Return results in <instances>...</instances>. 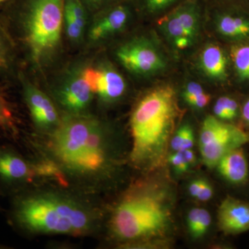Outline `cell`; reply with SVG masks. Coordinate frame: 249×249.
<instances>
[{
  "instance_id": "6da1fadb",
  "label": "cell",
  "mask_w": 249,
  "mask_h": 249,
  "mask_svg": "<svg viewBox=\"0 0 249 249\" xmlns=\"http://www.w3.org/2000/svg\"><path fill=\"white\" fill-rule=\"evenodd\" d=\"M179 114L176 93L170 85L154 88L139 101L130 120L135 164L145 169L163 164Z\"/></svg>"
},
{
  "instance_id": "7a4b0ae2",
  "label": "cell",
  "mask_w": 249,
  "mask_h": 249,
  "mask_svg": "<svg viewBox=\"0 0 249 249\" xmlns=\"http://www.w3.org/2000/svg\"><path fill=\"white\" fill-rule=\"evenodd\" d=\"M171 217L168 190L160 183L149 182L129 193L119 203L111 218V227L123 240H152L166 232Z\"/></svg>"
},
{
  "instance_id": "3957f363",
  "label": "cell",
  "mask_w": 249,
  "mask_h": 249,
  "mask_svg": "<svg viewBox=\"0 0 249 249\" xmlns=\"http://www.w3.org/2000/svg\"><path fill=\"white\" fill-rule=\"evenodd\" d=\"M16 196L11 215L14 224L24 230L79 235L91 227L88 211L67 198L53 195Z\"/></svg>"
},
{
  "instance_id": "277c9868",
  "label": "cell",
  "mask_w": 249,
  "mask_h": 249,
  "mask_svg": "<svg viewBox=\"0 0 249 249\" xmlns=\"http://www.w3.org/2000/svg\"><path fill=\"white\" fill-rule=\"evenodd\" d=\"M53 147L62 163L77 171L93 173L106 163L103 129L90 118L71 116L65 119L54 134Z\"/></svg>"
},
{
  "instance_id": "5b68a950",
  "label": "cell",
  "mask_w": 249,
  "mask_h": 249,
  "mask_svg": "<svg viewBox=\"0 0 249 249\" xmlns=\"http://www.w3.org/2000/svg\"><path fill=\"white\" fill-rule=\"evenodd\" d=\"M64 0H32L23 22L24 39L33 58L45 60L60 43Z\"/></svg>"
},
{
  "instance_id": "8992f818",
  "label": "cell",
  "mask_w": 249,
  "mask_h": 249,
  "mask_svg": "<svg viewBox=\"0 0 249 249\" xmlns=\"http://www.w3.org/2000/svg\"><path fill=\"white\" fill-rule=\"evenodd\" d=\"M249 142V134L234 124H227L216 116H209L201 124L199 150L203 163L214 168L229 152Z\"/></svg>"
},
{
  "instance_id": "52a82bcc",
  "label": "cell",
  "mask_w": 249,
  "mask_h": 249,
  "mask_svg": "<svg viewBox=\"0 0 249 249\" xmlns=\"http://www.w3.org/2000/svg\"><path fill=\"white\" fill-rule=\"evenodd\" d=\"M201 14V0H181L160 18L159 26L175 49L185 50L197 37Z\"/></svg>"
},
{
  "instance_id": "ba28073f",
  "label": "cell",
  "mask_w": 249,
  "mask_h": 249,
  "mask_svg": "<svg viewBox=\"0 0 249 249\" xmlns=\"http://www.w3.org/2000/svg\"><path fill=\"white\" fill-rule=\"evenodd\" d=\"M121 63L128 71L141 76H150L164 70L163 55L152 42L137 39L121 46L116 52Z\"/></svg>"
},
{
  "instance_id": "9c48e42d",
  "label": "cell",
  "mask_w": 249,
  "mask_h": 249,
  "mask_svg": "<svg viewBox=\"0 0 249 249\" xmlns=\"http://www.w3.org/2000/svg\"><path fill=\"white\" fill-rule=\"evenodd\" d=\"M219 229L227 235H237L249 230V203L227 196L217 211Z\"/></svg>"
},
{
  "instance_id": "30bf717a",
  "label": "cell",
  "mask_w": 249,
  "mask_h": 249,
  "mask_svg": "<svg viewBox=\"0 0 249 249\" xmlns=\"http://www.w3.org/2000/svg\"><path fill=\"white\" fill-rule=\"evenodd\" d=\"M32 170L27 160L14 150L0 147V183L16 188L27 182Z\"/></svg>"
},
{
  "instance_id": "8fae6325",
  "label": "cell",
  "mask_w": 249,
  "mask_h": 249,
  "mask_svg": "<svg viewBox=\"0 0 249 249\" xmlns=\"http://www.w3.org/2000/svg\"><path fill=\"white\" fill-rule=\"evenodd\" d=\"M24 96L33 119L42 127H52L58 124L56 109L45 93L31 85H26Z\"/></svg>"
},
{
  "instance_id": "7c38bea8",
  "label": "cell",
  "mask_w": 249,
  "mask_h": 249,
  "mask_svg": "<svg viewBox=\"0 0 249 249\" xmlns=\"http://www.w3.org/2000/svg\"><path fill=\"white\" fill-rule=\"evenodd\" d=\"M92 91L80 74L72 76L65 82L59 93L60 103L71 111H80L91 102Z\"/></svg>"
},
{
  "instance_id": "4fadbf2b",
  "label": "cell",
  "mask_w": 249,
  "mask_h": 249,
  "mask_svg": "<svg viewBox=\"0 0 249 249\" xmlns=\"http://www.w3.org/2000/svg\"><path fill=\"white\" fill-rule=\"evenodd\" d=\"M130 12L125 5H117L106 13L93 24L89 37L93 41H100L119 32L128 22Z\"/></svg>"
},
{
  "instance_id": "5bb4252c",
  "label": "cell",
  "mask_w": 249,
  "mask_h": 249,
  "mask_svg": "<svg viewBox=\"0 0 249 249\" xmlns=\"http://www.w3.org/2000/svg\"><path fill=\"white\" fill-rule=\"evenodd\" d=\"M216 167L222 178L232 184H243L248 179V161L242 147L224 155Z\"/></svg>"
},
{
  "instance_id": "9a60e30c",
  "label": "cell",
  "mask_w": 249,
  "mask_h": 249,
  "mask_svg": "<svg viewBox=\"0 0 249 249\" xmlns=\"http://www.w3.org/2000/svg\"><path fill=\"white\" fill-rule=\"evenodd\" d=\"M200 65L205 74L212 79L224 80L227 78V56L217 45H208L203 49Z\"/></svg>"
},
{
  "instance_id": "2e32d148",
  "label": "cell",
  "mask_w": 249,
  "mask_h": 249,
  "mask_svg": "<svg viewBox=\"0 0 249 249\" xmlns=\"http://www.w3.org/2000/svg\"><path fill=\"white\" fill-rule=\"evenodd\" d=\"M64 22L71 40H79L86 26V15L80 0H64Z\"/></svg>"
},
{
  "instance_id": "e0dca14e",
  "label": "cell",
  "mask_w": 249,
  "mask_h": 249,
  "mask_svg": "<svg viewBox=\"0 0 249 249\" xmlns=\"http://www.w3.org/2000/svg\"><path fill=\"white\" fill-rule=\"evenodd\" d=\"M125 89V81L119 72L114 69H102L97 92L102 99L107 102L116 101L124 95Z\"/></svg>"
},
{
  "instance_id": "ac0fdd59",
  "label": "cell",
  "mask_w": 249,
  "mask_h": 249,
  "mask_svg": "<svg viewBox=\"0 0 249 249\" xmlns=\"http://www.w3.org/2000/svg\"><path fill=\"white\" fill-rule=\"evenodd\" d=\"M217 29L222 35L231 38L249 36V20L240 15L224 12L218 16Z\"/></svg>"
},
{
  "instance_id": "d6986e66",
  "label": "cell",
  "mask_w": 249,
  "mask_h": 249,
  "mask_svg": "<svg viewBox=\"0 0 249 249\" xmlns=\"http://www.w3.org/2000/svg\"><path fill=\"white\" fill-rule=\"evenodd\" d=\"M211 221V214L206 209L195 208L191 210L187 217L190 233L194 238L202 237L209 230Z\"/></svg>"
},
{
  "instance_id": "ffe728a7",
  "label": "cell",
  "mask_w": 249,
  "mask_h": 249,
  "mask_svg": "<svg viewBox=\"0 0 249 249\" xmlns=\"http://www.w3.org/2000/svg\"><path fill=\"white\" fill-rule=\"evenodd\" d=\"M231 55L237 76L242 80L249 81V44L232 47Z\"/></svg>"
},
{
  "instance_id": "44dd1931",
  "label": "cell",
  "mask_w": 249,
  "mask_h": 249,
  "mask_svg": "<svg viewBox=\"0 0 249 249\" xmlns=\"http://www.w3.org/2000/svg\"><path fill=\"white\" fill-rule=\"evenodd\" d=\"M195 137L193 129L189 124L181 125L174 134L170 142V146L174 152L193 148Z\"/></svg>"
},
{
  "instance_id": "7402d4cb",
  "label": "cell",
  "mask_w": 249,
  "mask_h": 249,
  "mask_svg": "<svg viewBox=\"0 0 249 249\" xmlns=\"http://www.w3.org/2000/svg\"><path fill=\"white\" fill-rule=\"evenodd\" d=\"M213 111L214 116L220 120H233L238 114V105L233 98L222 96L214 104Z\"/></svg>"
},
{
  "instance_id": "603a6c76",
  "label": "cell",
  "mask_w": 249,
  "mask_h": 249,
  "mask_svg": "<svg viewBox=\"0 0 249 249\" xmlns=\"http://www.w3.org/2000/svg\"><path fill=\"white\" fill-rule=\"evenodd\" d=\"M181 0H141L142 7L149 14H157L173 8Z\"/></svg>"
},
{
  "instance_id": "cb8c5ba5",
  "label": "cell",
  "mask_w": 249,
  "mask_h": 249,
  "mask_svg": "<svg viewBox=\"0 0 249 249\" xmlns=\"http://www.w3.org/2000/svg\"><path fill=\"white\" fill-rule=\"evenodd\" d=\"M81 74L92 92L97 93L100 82L102 78V70L87 68L83 70Z\"/></svg>"
},
{
  "instance_id": "d4e9b609",
  "label": "cell",
  "mask_w": 249,
  "mask_h": 249,
  "mask_svg": "<svg viewBox=\"0 0 249 249\" xmlns=\"http://www.w3.org/2000/svg\"><path fill=\"white\" fill-rule=\"evenodd\" d=\"M169 162L175 172L178 174L186 173L191 167L183 157L181 151L174 152V153L169 157Z\"/></svg>"
},
{
  "instance_id": "484cf974",
  "label": "cell",
  "mask_w": 249,
  "mask_h": 249,
  "mask_svg": "<svg viewBox=\"0 0 249 249\" xmlns=\"http://www.w3.org/2000/svg\"><path fill=\"white\" fill-rule=\"evenodd\" d=\"M204 89L200 84L196 82H190L185 87L183 91V100L186 101H189L192 98L196 97L201 93L204 92Z\"/></svg>"
},
{
  "instance_id": "4316f807",
  "label": "cell",
  "mask_w": 249,
  "mask_h": 249,
  "mask_svg": "<svg viewBox=\"0 0 249 249\" xmlns=\"http://www.w3.org/2000/svg\"><path fill=\"white\" fill-rule=\"evenodd\" d=\"M210 101H211V96L209 93L204 91L201 94L187 101L186 103L191 107L196 108V109H202L209 105Z\"/></svg>"
},
{
  "instance_id": "83f0119b",
  "label": "cell",
  "mask_w": 249,
  "mask_h": 249,
  "mask_svg": "<svg viewBox=\"0 0 249 249\" xmlns=\"http://www.w3.org/2000/svg\"><path fill=\"white\" fill-rule=\"evenodd\" d=\"M213 188L206 180L204 179L202 186L196 199L201 201H209L213 196Z\"/></svg>"
},
{
  "instance_id": "f1b7e54d",
  "label": "cell",
  "mask_w": 249,
  "mask_h": 249,
  "mask_svg": "<svg viewBox=\"0 0 249 249\" xmlns=\"http://www.w3.org/2000/svg\"><path fill=\"white\" fill-rule=\"evenodd\" d=\"M203 181H204V179H202V178H196V179L193 180L190 183L189 186H188V192H189L191 196L195 199L197 198L201 186H202Z\"/></svg>"
},
{
  "instance_id": "f546056e",
  "label": "cell",
  "mask_w": 249,
  "mask_h": 249,
  "mask_svg": "<svg viewBox=\"0 0 249 249\" xmlns=\"http://www.w3.org/2000/svg\"><path fill=\"white\" fill-rule=\"evenodd\" d=\"M10 116H11V114L6 106V103L3 98L0 96V125L7 122L10 119Z\"/></svg>"
},
{
  "instance_id": "4dcf8cb0",
  "label": "cell",
  "mask_w": 249,
  "mask_h": 249,
  "mask_svg": "<svg viewBox=\"0 0 249 249\" xmlns=\"http://www.w3.org/2000/svg\"><path fill=\"white\" fill-rule=\"evenodd\" d=\"M7 47L4 37L0 33V67L4 66L7 61Z\"/></svg>"
},
{
  "instance_id": "1f68e13d",
  "label": "cell",
  "mask_w": 249,
  "mask_h": 249,
  "mask_svg": "<svg viewBox=\"0 0 249 249\" xmlns=\"http://www.w3.org/2000/svg\"><path fill=\"white\" fill-rule=\"evenodd\" d=\"M182 152L183 157L186 159L190 166L194 165L196 161V156L195 152L192 149H187V150H180Z\"/></svg>"
},
{
  "instance_id": "d6a6232c",
  "label": "cell",
  "mask_w": 249,
  "mask_h": 249,
  "mask_svg": "<svg viewBox=\"0 0 249 249\" xmlns=\"http://www.w3.org/2000/svg\"><path fill=\"white\" fill-rule=\"evenodd\" d=\"M242 117L249 125V99L246 101L242 109Z\"/></svg>"
},
{
  "instance_id": "836d02e7",
  "label": "cell",
  "mask_w": 249,
  "mask_h": 249,
  "mask_svg": "<svg viewBox=\"0 0 249 249\" xmlns=\"http://www.w3.org/2000/svg\"><path fill=\"white\" fill-rule=\"evenodd\" d=\"M89 2L93 3V4H101V3L107 1L108 0H88Z\"/></svg>"
},
{
  "instance_id": "e575fe53",
  "label": "cell",
  "mask_w": 249,
  "mask_h": 249,
  "mask_svg": "<svg viewBox=\"0 0 249 249\" xmlns=\"http://www.w3.org/2000/svg\"><path fill=\"white\" fill-rule=\"evenodd\" d=\"M6 1V0H0V2H3V1Z\"/></svg>"
}]
</instances>
